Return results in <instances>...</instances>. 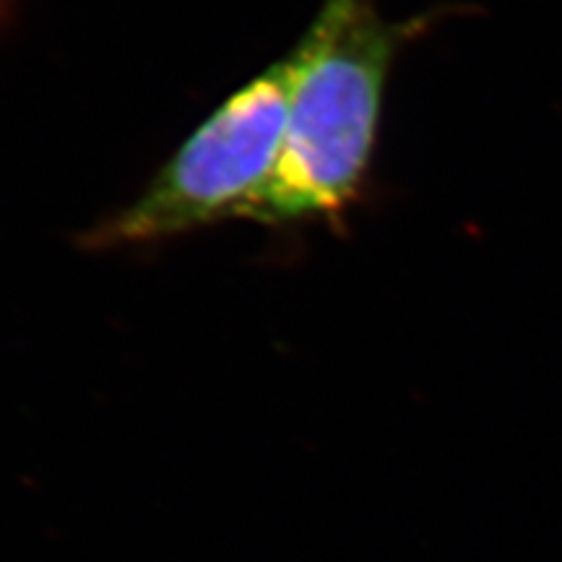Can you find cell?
Listing matches in <instances>:
<instances>
[{"label": "cell", "mask_w": 562, "mask_h": 562, "mask_svg": "<svg viewBox=\"0 0 562 562\" xmlns=\"http://www.w3.org/2000/svg\"><path fill=\"white\" fill-rule=\"evenodd\" d=\"M292 53L224 100L161 165L144 193L81 237L115 250L245 220L277 172L292 89Z\"/></svg>", "instance_id": "obj_2"}, {"label": "cell", "mask_w": 562, "mask_h": 562, "mask_svg": "<svg viewBox=\"0 0 562 562\" xmlns=\"http://www.w3.org/2000/svg\"><path fill=\"white\" fill-rule=\"evenodd\" d=\"M13 16H16V0H0V30H5Z\"/></svg>", "instance_id": "obj_3"}, {"label": "cell", "mask_w": 562, "mask_h": 562, "mask_svg": "<svg viewBox=\"0 0 562 562\" xmlns=\"http://www.w3.org/2000/svg\"><path fill=\"white\" fill-rule=\"evenodd\" d=\"M406 24L378 0H323L292 47V89L277 172L245 220L269 227L339 222L360 199L385 83Z\"/></svg>", "instance_id": "obj_1"}]
</instances>
